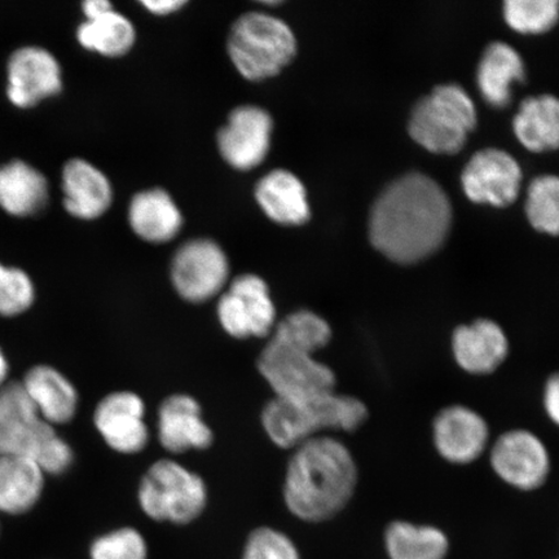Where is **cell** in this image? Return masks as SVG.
<instances>
[{
	"label": "cell",
	"mask_w": 559,
	"mask_h": 559,
	"mask_svg": "<svg viewBox=\"0 0 559 559\" xmlns=\"http://www.w3.org/2000/svg\"><path fill=\"white\" fill-rule=\"evenodd\" d=\"M451 221V204L442 188L425 175L411 174L376 201L370 241L390 261L414 264L442 247Z\"/></svg>",
	"instance_id": "6da1fadb"
},
{
	"label": "cell",
	"mask_w": 559,
	"mask_h": 559,
	"mask_svg": "<svg viewBox=\"0 0 559 559\" xmlns=\"http://www.w3.org/2000/svg\"><path fill=\"white\" fill-rule=\"evenodd\" d=\"M332 334L328 321L309 310L277 321L258 359V369L276 397L306 400L334 391L333 370L313 358L330 344Z\"/></svg>",
	"instance_id": "7a4b0ae2"
},
{
	"label": "cell",
	"mask_w": 559,
	"mask_h": 559,
	"mask_svg": "<svg viewBox=\"0 0 559 559\" xmlns=\"http://www.w3.org/2000/svg\"><path fill=\"white\" fill-rule=\"evenodd\" d=\"M358 466L338 439L314 437L299 444L285 474L284 501L298 520L320 523L334 519L353 499Z\"/></svg>",
	"instance_id": "3957f363"
},
{
	"label": "cell",
	"mask_w": 559,
	"mask_h": 559,
	"mask_svg": "<svg viewBox=\"0 0 559 559\" xmlns=\"http://www.w3.org/2000/svg\"><path fill=\"white\" fill-rule=\"evenodd\" d=\"M0 454L32 459L48 478L64 477L75 464L73 445L40 418L16 379L0 390Z\"/></svg>",
	"instance_id": "277c9868"
},
{
	"label": "cell",
	"mask_w": 559,
	"mask_h": 559,
	"mask_svg": "<svg viewBox=\"0 0 559 559\" xmlns=\"http://www.w3.org/2000/svg\"><path fill=\"white\" fill-rule=\"evenodd\" d=\"M368 408L358 397L332 393L283 400L274 397L262 412V425L280 449L296 447L319 437L321 431H355L368 418Z\"/></svg>",
	"instance_id": "5b68a950"
},
{
	"label": "cell",
	"mask_w": 559,
	"mask_h": 559,
	"mask_svg": "<svg viewBox=\"0 0 559 559\" xmlns=\"http://www.w3.org/2000/svg\"><path fill=\"white\" fill-rule=\"evenodd\" d=\"M227 46L237 72L249 81L271 79L288 67L297 53L296 35L289 25L262 12L237 19Z\"/></svg>",
	"instance_id": "8992f818"
},
{
	"label": "cell",
	"mask_w": 559,
	"mask_h": 559,
	"mask_svg": "<svg viewBox=\"0 0 559 559\" xmlns=\"http://www.w3.org/2000/svg\"><path fill=\"white\" fill-rule=\"evenodd\" d=\"M138 500L152 521L188 524L204 513L207 489L200 475L177 461L160 460L140 481Z\"/></svg>",
	"instance_id": "52a82bcc"
},
{
	"label": "cell",
	"mask_w": 559,
	"mask_h": 559,
	"mask_svg": "<svg viewBox=\"0 0 559 559\" xmlns=\"http://www.w3.org/2000/svg\"><path fill=\"white\" fill-rule=\"evenodd\" d=\"M475 123L477 111L469 95L457 85H447L416 105L409 132L424 148L453 155L463 148Z\"/></svg>",
	"instance_id": "ba28073f"
},
{
	"label": "cell",
	"mask_w": 559,
	"mask_h": 559,
	"mask_svg": "<svg viewBox=\"0 0 559 559\" xmlns=\"http://www.w3.org/2000/svg\"><path fill=\"white\" fill-rule=\"evenodd\" d=\"M64 88V74L55 53L26 45L10 55L5 66V96L13 107L29 110L52 99Z\"/></svg>",
	"instance_id": "9c48e42d"
},
{
	"label": "cell",
	"mask_w": 559,
	"mask_h": 559,
	"mask_svg": "<svg viewBox=\"0 0 559 559\" xmlns=\"http://www.w3.org/2000/svg\"><path fill=\"white\" fill-rule=\"evenodd\" d=\"M216 310L223 330L236 340L270 337L277 324L269 285L257 275L236 277Z\"/></svg>",
	"instance_id": "30bf717a"
},
{
	"label": "cell",
	"mask_w": 559,
	"mask_h": 559,
	"mask_svg": "<svg viewBox=\"0 0 559 559\" xmlns=\"http://www.w3.org/2000/svg\"><path fill=\"white\" fill-rule=\"evenodd\" d=\"M229 277L228 258L218 243L199 239L181 245L171 262V282L178 295L202 304L221 295Z\"/></svg>",
	"instance_id": "8fae6325"
},
{
	"label": "cell",
	"mask_w": 559,
	"mask_h": 559,
	"mask_svg": "<svg viewBox=\"0 0 559 559\" xmlns=\"http://www.w3.org/2000/svg\"><path fill=\"white\" fill-rule=\"evenodd\" d=\"M489 461L501 480L521 491L540 488L550 474L547 447L528 430L504 432L492 445Z\"/></svg>",
	"instance_id": "7c38bea8"
},
{
	"label": "cell",
	"mask_w": 559,
	"mask_h": 559,
	"mask_svg": "<svg viewBox=\"0 0 559 559\" xmlns=\"http://www.w3.org/2000/svg\"><path fill=\"white\" fill-rule=\"evenodd\" d=\"M144 417L142 397L131 391H115L96 404L93 423L111 451L134 454L148 444L150 430Z\"/></svg>",
	"instance_id": "4fadbf2b"
},
{
	"label": "cell",
	"mask_w": 559,
	"mask_h": 559,
	"mask_svg": "<svg viewBox=\"0 0 559 559\" xmlns=\"http://www.w3.org/2000/svg\"><path fill=\"white\" fill-rule=\"evenodd\" d=\"M272 130L274 122L269 111L255 105L236 108L218 132L222 157L237 170L254 169L269 155Z\"/></svg>",
	"instance_id": "5bb4252c"
},
{
	"label": "cell",
	"mask_w": 559,
	"mask_h": 559,
	"mask_svg": "<svg viewBox=\"0 0 559 559\" xmlns=\"http://www.w3.org/2000/svg\"><path fill=\"white\" fill-rule=\"evenodd\" d=\"M19 381L40 418L53 428H64L79 415L80 391L52 362H35Z\"/></svg>",
	"instance_id": "9a60e30c"
},
{
	"label": "cell",
	"mask_w": 559,
	"mask_h": 559,
	"mask_svg": "<svg viewBox=\"0 0 559 559\" xmlns=\"http://www.w3.org/2000/svg\"><path fill=\"white\" fill-rule=\"evenodd\" d=\"M432 439L440 457L454 465H467L485 453L489 429L486 419L466 405L453 404L439 412L432 424Z\"/></svg>",
	"instance_id": "2e32d148"
},
{
	"label": "cell",
	"mask_w": 559,
	"mask_h": 559,
	"mask_svg": "<svg viewBox=\"0 0 559 559\" xmlns=\"http://www.w3.org/2000/svg\"><path fill=\"white\" fill-rule=\"evenodd\" d=\"M464 191L478 204L507 206L519 195L522 171L508 153L486 150L474 155L463 173Z\"/></svg>",
	"instance_id": "e0dca14e"
},
{
	"label": "cell",
	"mask_w": 559,
	"mask_h": 559,
	"mask_svg": "<svg viewBox=\"0 0 559 559\" xmlns=\"http://www.w3.org/2000/svg\"><path fill=\"white\" fill-rule=\"evenodd\" d=\"M62 205L75 219L95 221L108 212L114 188L99 167L85 158L67 160L61 170Z\"/></svg>",
	"instance_id": "ac0fdd59"
},
{
	"label": "cell",
	"mask_w": 559,
	"mask_h": 559,
	"mask_svg": "<svg viewBox=\"0 0 559 559\" xmlns=\"http://www.w3.org/2000/svg\"><path fill=\"white\" fill-rule=\"evenodd\" d=\"M451 347L454 361L466 373L491 374L509 355V340L493 320L478 319L453 331Z\"/></svg>",
	"instance_id": "d6986e66"
},
{
	"label": "cell",
	"mask_w": 559,
	"mask_h": 559,
	"mask_svg": "<svg viewBox=\"0 0 559 559\" xmlns=\"http://www.w3.org/2000/svg\"><path fill=\"white\" fill-rule=\"evenodd\" d=\"M48 477L29 457L0 454V516L29 515L44 500Z\"/></svg>",
	"instance_id": "ffe728a7"
},
{
	"label": "cell",
	"mask_w": 559,
	"mask_h": 559,
	"mask_svg": "<svg viewBox=\"0 0 559 559\" xmlns=\"http://www.w3.org/2000/svg\"><path fill=\"white\" fill-rule=\"evenodd\" d=\"M50 181L25 159L0 165V209L13 218H33L50 204Z\"/></svg>",
	"instance_id": "44dd1931"
},
{
	"label": "cell",
	"mask_w": 559,
	"mask_h": 559,
	"mask_svg": "<svg viewBox=\"0 0 559 559\" xmlns=\"http://www.w3.org/2000/svg\"><path fill=\"white\" fill-rule=\"evenodd\" d=\"M158 439L171 453L206 450L213 443V431L202 419L198 401L190 395L167 397L158 411Z\"/></svg>",
	"instance_id": "7402d4cb"
},
{
	"label": "cell",
	"mask_w": 559,
	"mask_h": 559,
	"mask_svg": "<svg viewBox=\"0 0 559 559\" xmlns=\"http://www.w3.org/2000/svg\"><path fill=\"white\" fill-rule=\"evenodd\" d=\"M255 200L271 221L283 226H302L310 219L306 188L295 174L274 170L258 181Z\"/></svg>",
	"instance_id": "603a6c76"
},
{
	"label": "cell",
	"mask_w": 559,
	"mask_h": 559,
	"mask_svg": "<svg viewBox=\"0 0 559 559\" xmlns=\"http://www.w3.org/2000/svg\"><path fill=\"white\" fill-rule=\"evenodd\" d=\"M129 222L140 239L164 243L171 241L179 234L183 225V216L171 195L155 188L132 198L129 206Z\"/></svg>",
	"instance_id": "cb8c5ba5"
},
{
	"label": "cell",
	"mask_w": 559,
	"mask_h": 559,
	"mask_svg": "<svg viewBox=\"0 0 559 559\" xmlns=\"http://www.w3.org/2000/svg\"><path fill=\"white\" fill-rule=\"evenodd\" d=\"M523 76V61L512 47L500 41L488 46L478 68V86L488 104L506 108L512 100L513 83Z\"/></svg>",
	"instance_id": "d4e9b609"
},
{
	"label": "cell",
	"mask_w": 559,
	"mask_h": 559,
	"mask_svg": "<svg viewBox=\"0 0 559 559\" xmlns=\"http://www.w3.org/2000/svg\"><path fill=\"white\" fill-rule=\"evenodd\" d=\"M384 548L389 559H445L450 542L436 526L395 521L384 531Z\"/></svg>",
	"instance_id": "484cf974"
},
{
	"label": "cell",
	"mask_w": 559,
	"mask_h": 559,
	"mask_svg": "<svg viewBox=\"0 0 559 559\" xmlns=\"http://www.w3.org/2000/svg\"><path fill=\"white\" fill-rule=\"evenodd\" d=\"M514 131L530 151L559 150V99L544 95L523 102L514 118Z\"/></svg>",
	"instance_id": "4316f807"
},
{
	"label": "cell",
	"mask_w": 559,
	"mask_h": 559,
	"mask_svg": "<svg viewBox=\"0 0 559 559\" xmlns=\"http://www.w3.org/2000/svg\"><path fill=\"white\" fill-rule=\"evenodd\" d=\"M75 37L87 51L105 58H120L134 46L136 33L131 21L114 9L95 19L83 21L76 27Z\"/></svg>",
	"instance_id": "83f0119b"
},
{
	"label": "cell",
	"mask_w": 559,
	"mask_h": 559,
	"mask_svg": "<svg viewBox=\"0 0 559 559\" xmlns=\"http://www.w3.org/2000/svg\"><path fill=\"white\" fill-rule=\"evenodd\" d=\"M38 289L29 272L0 262V320H17L31 313Z\"/></svg>",
	"instance_id": "f1b7e54d"
},
{
	"label": "cell",
	"mask_w": 559,
	"mask_h": 559,
	"mask_svg": "<svg viewBox=\"0 0 559 559\" xmlns=\"http://www.w3.org/2000/svg\"><path fill=\"white\" fill-rule=\"evenodd\" d=\"M526 212L531 225L540 233L559 235V178L545 175L531 183Z\"/></svg>",
	"instance_id": "f546056e"
},
{
	"label": "cell",
	"mask_w": 559,
	"mask_h": 559,
	"mask_svg": "<svg viewBox=\"0 0 559 559\" xmlns=\"http://www.w3.org/2000/svg\"><path fill=\"white\" fill-rule=\"evenodd\" d=\"M88 559H150V547L140 531L120 527L94 537Z\"/></svg>",
	"instance_id": "4dcf8cb0"
},
{
	"label": "cell",
	"mask_w": 559,
	"mask_h": 559,
	"mask_svg": "<svg viewBox=\"0 0 559 559\" xmlns=\"http://www.w3.org/2000/svg\"><path fill=\"white\" fill-rule=\"evenodd\" d=\"M506 20L512 29L524 34L548 32L559 19L557 0H509Z\"/></svg>",
	"instance_id": "1f68e13d"
},
{
	"label": "cell",
	"mask_w": 559,
	"mask_h": 559,
	"mask_svg": "<svg viewBox=\"0 0 559 559\" xmlns=\"http://www.w3.org/2000/svg\"><path fill=\"white\" fill-rule=\"evenodd\" d=\"M241 559H302L297 544L283 531L258 527L245 542Z\"/></svg>",
	"instance_id": "d6a6232c"
},
{
	"label": "cell",
	"mask_w": 559,
	"mask_h": 559,
	"mask_svg": "<svg viewBox=\"0 0 559 559\" xmlns=\"http://www.w3.org/2000/svg\"><path fill=\"white\" fill-rule=\"evenodd\" d=\"M543 404L550 421L559 428V372L551 374L545 382Z\"/></svg>",
	"instance_id": "836d02e7"
},
{
	"label": "cell",
	"mask_w": 559,
	"mask_h": 559,
	"mask_svg": "<svg viewBox=\"0 0 559 559\" xmlns=\"http://www.w3.org/2000/svg\"><path fill=\"white\" fill-rule=\"evenodd\" d=\"M142 4L155 15L166 16L179 11L187 2L185 0H144Z\"/></svg>",
	"instance_id": "e575fe53"
},
{
	"label": "cell",
	"mask_w": 559,
	"mask_h": 559,
	"mask_svg": "<svg viewBox=\"0 0 559 559\" xmlns=\"http://www.w3.org/2000/svg\"><path fill=\"white\" fill-rule=\"evenodd\" d=\"M110 10H114V5L108 0H86V2L82 3V12L85 20L95 19Z\"/></svg>",
	"instance_id": "d590c367"
},
{
	"label": "cell",
	"mask_w": 559,
	"mask_h": 559,
	"mask_svg": "<svg viewBox=\"0 0 559 559\" xmlns=\"http://www.w3.org/2000/svg\"><path fill=\"white\" fill-rule=\"evenodd\" d=\"M12 380V362L5 348L0 344V390H3Z\"/></svg>",
	"instance_id": "8d00e7d4"
},
{
	"label": "cell",
	"mask_w": 559,
	"mask_h": 559,
	"mask_svg": "<svg viewBox=\"0 0 559 559\" xmlns=\"http://www.w3.org/2000/svg\"><path fill=\"white\" fill-rule=\"evenodd\" d=\"M2 516H0V537H2Z\"/></svg>",
	"instance_id": "74e56055"
}]
</instances>
